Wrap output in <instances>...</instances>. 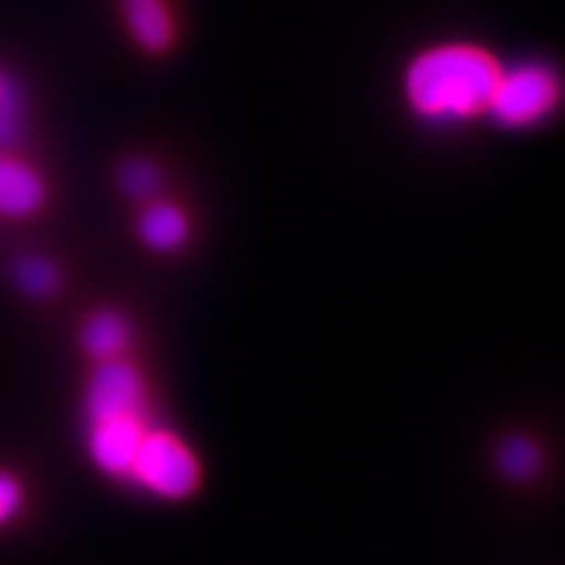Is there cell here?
Returning <instances> with one entry per match:
<instances>
[{
    "instance_id": "cell-1",
    "label": "cell",
    "mask_w": 565,
    "mask_h": 565,
    "mask_svg": "<svg viewBox=\"0 0 565 565\" xmlns=\"http://www.w3.org/2000/svg\"><path fill=\"white\" fill-rule=\"evenodd\" d=\"M500 66L486 50L450 43L417 55L405 71V97L429 126L450 128L488 109Z\"/></svg>"
},
{
    "instance_id": "cell-10",
    "label": "cell",
    "mask_w": 565,
    "mask_h": 565,
    "mask_svg": "<svg viewBox=\"0 0 565 565\" xmlns=\"http://www.w3.org/2000/svg\"><path fill=\"white\" fill-rule=\"evenodd\" d=\"M494 467L504 476L507 481L525 483L533 479V476L542 467V450L533 438L511 434L494 450Z\"/></svg>"
},
{
    "instance_id": "cell-5",
    "label": "cell",
    "mask_w": 565,
    "mask_h": 565,
    "mask_svg": "<svg viewBox=\"0 0 565 565\" xmlns=\"http://www.w3.org/2000/svg\"><path fill=\"white\" fill-rule=\"evenodd\" d=\"M147 429V415H122L90 422L87 452H90L93 465L114 479H128Z\"/></svg>"
},
{
    "instance_id": "cell-9",
    "label": "cell",
    "mask_w": 565,
    "mask_h": 565,
    "mask_svg": "<svg viewBox=\"0 0 565 565\" xmlns=\"http://www.w3.org/2000/svg\"><path fill=\"white\" fill-rule=\"evenodd\" d=\"M130 344V323L118 311H97L81 330V347L95 363L118 359Z\"/></svg>"
},
{
    "instance_id": "cell-7",
    "label": "cell",
    "mask_w": 565,
    "mask_h": 565,
    "mask_svg": "<svg viewBox=\"0 0 565 565\" xmlns=\"http://www.w3.org/2000/svg\"><path fill=\"white\" fill-rule=\"evenodd\" d=\"M137 234L151 250L172 253L189 238V220L172 203L149 201V205L139 212Z\"/></svg>"
},
{
    "instance_id": "cell-2",
    "label": "cell",
    "mask_w": 565,
    "mask_h": 565,
    "mask_svg": "<svg viewBox=\"0 0 565 565\" xmlns=\"http://www.w3.org/2000/svg\"><path fill=\"white\" fill-rule=\"evenodd\" d=\"M130 481L166 502H184L199 492L203 467L184 440L168 429H147L135 455Z\"/></svg>"
},
{
    "instance_id": "cell-8",
    "label": "cell",
    "mask_w": 565,
    "mask_h": 565,
    "mask_svg": "<svg viewBox=\"0 0 565 565\" xmlns=\"http://www.w3.org/2000/svg\"><path fill=\"white\" fill-rule=\"evenodd\" d=\"M132 39L149 52H161L172 41V20L166 0H120Z\"/></svg>"
},
{
    "instance_id": "cell-3",
    "label": "cell",
    "mask_w": 565,
    "mask_h": 565,
    "mask_svg": "<svg viewBox=\"0 0 565 565\" xmlns=\"http://www.w3.org/2000/svg\"><path fill=\"white\" fill-rule=\"evenodd\" d=\"M561 85L554 71L542 62H521L500 68L488 102V114L509 130L537 126L554 111Z\"/></svg>"
},
{
    "instance_id": "cell-12",
    "label": "cell",
    "mask_w": 565,
    "mask_h": 565,
    "mask_svg": "<svg viewBox=\"0 0 565 565\" xmlns=\"http://www.w3.org/2000/svg\"><path fill=\"white\" fill-rule=\"evenodd\" d=\"M161 172H158L153 163L145 161V158H130V161L122 163L118 170V186L126 196L135 201H153L158 196V191H161Z\"/></svg>"
},
{
    "instance_id": "cell-6",
    "label": "cell",
    "mask_w": 565,
    "mask_h": 565,
    "mask_svg": "<svg viewBox=\"0 0 565 565\" xmlns=\"http://www.w3.org/2000/svg\"><path fill=\"white\" fill-rule=\"evenodd\" d=\"M43 199L41 174L26 163L0 156V215L29 217L43 205Z\"/></svg>"
},
{
    "instance_id": "cell-11",
    "label": "cell",
    "mask_w": 565,
    "mask_h": 565,
    "mask_svg": "<svg viewBox=\"0 0 565 565\" xmlns=\"http://www.w3.org/2000/svg\"><path fill=\"white\" fill-rule=\"evenodd\" d=\"M14 280L29 297H50L60 286V271L55 264L39 255L22 257L14 264Z\"/></svg>"
},
{
    "instance_id": "cell-13",
    "label": "cell",
    "mask_w": 565,
    "mask_h": 565,
    "mask_svg": "<svg viewBox=\"0 0 565 565\" xmlns=\"http://www.w3.org/2000/svg\"><path fill=\"white\" fill-rule=\"evenodd\" d=\"M22 93L10 78L0 76V149L10 147L22 130Z\"/></svg>"
},
{
    "instance_id": "cell-4",
    "label": "cell",
    "mask_w": 565,
    "mask_h": 565,
    "mask_svg": "<svg viewBox=\"0 0 565 565\" xmlns=\"http://www.w3.org/2000/svg\"><path fill=\"white\" fill-rule=\"evenodd\" d=\"M149 386L141 370L128 359L97 361L85 384V415L90 422L122 415H147Z\"/></svg>"
},
{
    "instance_id": "cell-14",
    "label": "cell",
    "mask_w": 565,
    "mask_h": 565,
    "mask_svg": "<svg viewBox=\"0 0 565 565\" xmlns=\"http://www.w3.org/2000/svg\"><path fill=\"white\" fill-rule=\"evenodd\" d=\"M22 502H24V492L20 481H17L12 473L0 471V525L20 514Z\"/></svg>"
}]
</instances>
